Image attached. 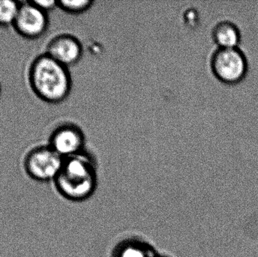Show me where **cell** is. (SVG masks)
I'll use <instances>...</instances> for the list:
<instances>
[{
  "mask_svg": "<svg viewBox=\"0 0 258 257\" xmlns=\"http://www.w3.org/2000/svg\"><path fill=\"white\" fill-rule=\"evenodd\" d=\"M85 135L77 125L66 124L53 132L48 146L63 158L84 152Z\"/></svg>",
  "mask_w": 258,
  "mask_h": 257,
  "instance_id": "obj_5",
  "label": "cell"
},
{
  "mask_svg": "<svg viewBox=\"0 0 258 257\" xmlns=\"http://www.w3.org/2000/svg\"><path fill=\"white\" fill-rule=\"evenodd\" d=\"M157 254L148 243L137 238H128L117 244L113 257H156Z\"/></svg>",
  "mask_w": 258,
  "mask_h": 257,
  "instance_id": "obj_9",
  "label": "cell"
},
{
  "mask_svg": "<svg viewBox=\"0 0 258 257\" xmlns=\"http://www.w3.org/2000/svg\"><path fill=\"white\" fill-rule=\"evenodd\" d=\"M30 84L43 101L57 104L71 93L72 80L68 67L45 54L38 57L30 72Z\"/></svg>",
  "mask_w": 258,
  "mask_h": 257,
  "instance_id": "obj_2",
  "label": "cell"
},
{
  "mask_svg": "<svg viewBox=\"0 0 258 257\" xmlns=\"http://www.w3.org/2000/svg\"><path fill=\"white\" fill-rule=\"evenodd\" d=\"M212 38L218 48H239L241 42L240 30L231 21H220L212 30Z\"/></svg>",
  "mask_w": 258,
  "mask_h": 257,
  "instance_id": "obj_8",
  "label": "cell"
},
{
  "mask_svg": "<svg viewBox=\"0 0 258 257\" xmlns=\"http://www.w3.org/2000/svg\"><path fill=\"white\" fill-rule=\"evenodd\" d=\"M14 26L17 31L25 37H39L48 27L46 12L35 6L31 1L23 3Z\"/></svg>",
  "mask_w": 258,
  "mask_h": 257,
  "instance_id": "obj_6",
  "label": "cell"
},
{
  "mask_svg": "<svg viewBox=\"0 0 258 257\" xmlns=\"http://www.w3.org/2000/svg\"><path fill=\"white\" fill-rule=\"evenodd\" d=\"M211 69L221 82H240L248 72V61L239 48H217L211 57Z\"/></svg>",
  "mask_w": 258,
  "mask_h": 257,
  "instance_id": "obj_3",
  "label": "cell"
},
{
  "mask_svg": "<svg viewBox=\"0 0 258 257\" xmlns=\"http://www.w3.org/2000/svg\"><path fill=\"white\" fill-rule=\"evenodd\" d=\"M64 158L49 146L33 149L26 157L24 169L29 178L38 183L54 182L63 167Z\"/></svg>",
  "mask_w": 258,
  "mask_h": 257,
  "instance_id": "obj_4",
  "label": "cell"
},
{
  "mask_svg": "<svg viewBox=\"0 0 258 257\" xmlns=\"http://www.w3.org/2000/svg\"><path fill=\"white\" fill-rule=\"evenodd\" d=\"M156 257H168V256H162V255L157 254V255H156Z\"/></svg>",
  "mask_w": 258,
  "mask_h": 257,
  "instance_id": "obj_13",
  "label": "cell"
},
{
  "mask_svg": "<svg viewBox=\"0 0 258 257\" xmlns=\"http://www.w3.org/2000/svg\"><path fill=\"white\" fill-rule=\"evenodd\" d=\"M94 2L92 0H60L58 7L65 12L74 15H79L89 10Z\"/></svg>",
  "mask_w": 258,
  "mask_h": 257,
  "instance_id": "obj_11",
  "label": "cell"
},
{
  "mask_svg": "<svg viewBox=\"0 0 258 257\" xmlns=\"http://www.w3.org/2000/svg\"><path fill=\"white\" fill-rule=\"evenodd\" d=\"M83 53V45L76 36L62 34L50 42L46 54L56 61L69 67L80 61Z\"/></svg>",
  "mask_w": 258,
  "mask_h": 257,
  "instance_id": "obj_7",
  "label": "cell"
},
{
  "mask_svg": "<svg viewBox=\"0 0 258 257\" xmlns=\"http://www.w3.org/2000/svg\"><path fill=\"white\" fill-rule=\"evenodd\" d=\"M57 193L72 202H83L95 193L98 185L96 167L86 152L65 158L54 181Z\"/></svg>",
  "mask_w": 258,
  "mask_h": 257,
  "instance_id": "obj_1",
  "label": "cell"
},
{
  "mask_svg": "<svg viewBox=\"0 0 258 257\" xmlns=\"http://www.w3.org/2000/svg\"><path fill=\"white\" fill-rule=\"evenodd\" d=\"M21 3L12 0H0V25L15 24Z\"/></svg>",
  "mask_w": 258,
  "mask_h": 257,
  "instance_id": "obj_10",
  "label": "cell"
},
{
  "mask_svg": "<svg viewBox=\"0 0 258 257\" xmlns=\"http://www.w3.org/2000/svg\"><path fill=\"white\" fill-rule=\"evenodd\" d=\"M35 6L42 9L45 12L52 10L54 8L58 7V2L54 0H36L31 1Z\"/></svg>",
  "mask_w": 258,
  "mask_h": 257,
  "instance_id": "obj_12",
  "label": "cell"
}]
</instances>
